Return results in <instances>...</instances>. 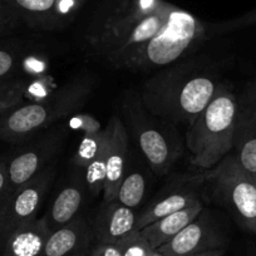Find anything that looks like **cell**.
<instances>
[{"label": "cell", "mask_w": 256, "mask_h": 256, "mask_svg": "<svg viewBox=\"0 0 256 256\" xmlns=\"http://www.w3.org/2000/svg\"><path fill=\"white\" fill-rule=\"evenodd\" d=\"M218 68L202 59H186L147 80L140 96L150 113L172 124H191L222 86Z\"/></svg>", "instance_id": "obj_1"}, {"label": "cell", "mask_w": 256, "mask_h": 256, "mask_svg": "<svg viewBox=\"0 0 256 256\" xmlns=\"http://www.w3.org/2000/svg\"><path fill=\"white\" fill-rule=\"evenodd\" d=\"M93 90V78L78 77L54 90L49 97L0 114V140L19 144L53 127L54 123L78 112Z\"/></svg>", "instance_id": "obj_2"}, {"label": "cell", "mask_w": 256, "mask_h": 256, "mask_svg": "<svg viewBox=\"0 0 256 256\" xmlns=\"http://www.w3.org/2000/svg\"><path fill=\"white\" fill-rule=\"evenodd\" d=\"M238 113V98L222 83L205 110L188 124L186 147L192 166L210 170L232 151Z\"/></svg>", "instance_id": "obj_3"}, {"label": "cell", "mask_w": 256, "mask_h": 256, "mask_svg": "<svg viewBox=\"0 0 256 256\" xmlns=\"http://www.w3.org/2000/svg\"><path fill=\"white\" fill-rule=\"evenodd\" d=\"M122 120L156 176H164L182 156L184 147L174 124L147 110L140 93L127 92L122 100Z\"/></svg>", "instance_id": "obj_4"}, {"label": "cell", "mask_w": 256, "mask_h": 256, "mask_svg": "<svg viewBox=\"0 0 256 256\" xmlns=\"http://www.w3.org/2000/svg\"><path fill=\"white\" fill-rule=\"evenodd\" d=\"M205 36V26L196 16L172 6L164 26L137 49L124 68L140 72L164 70L188 56Z\"/></svg>", "instance_id": "obj_5"}, {"label": "cell", "mask_w": 256, "mask_h": 256, "mask_svg": "<svg viewBox=\"0 0 256 256\" xmlns=\"http://www.w3.org/2000/svg\"><path fill=\"white\" fill-rule=\"evenodd\" d=\"M198 176L212 184L218 198L225 204L244 230L256 235V187L234 154H228L215 167Z\"/></svg>", "instance_id": "obj_6"}, {"label": "cell", "mask_w": 256, "mask_h": 256, "mask_svg": "<svg viewBox=\"0 0 256 256\" xmlns=\"http://www.w3.org/2000/svg\"><path fill=\"white\" fill-rule=\"evenodd\" d=\"M68 130L64 124L50 127L28 140V144L19 150L8 162V196L19 187L53 164L54 157L60 151Z\"/></svg>", "instance_id": "obj_7"}, {"label": "cell", "mask_w": 256, "mask_h": 256, "mask_svg": "<svg viewBox=\"0 0 256 256\" xmlns=\"http://www.w3.org/2000/svg\"><path fill=\"white\" fill-rule=\"evenodd\" d=\"M54 176L56 164H52L6 198L0 208V246L12 232L38 218V211L53 184Z\"/></svg>", "instance_id": "obj_8"}, {"label": "cell", "mask_w": 256, "mask_h": 256, "mask_svg": "<svg viewBox=\"0 0 256 256\" xmlns=\"http://www.w3.org/2000/svg\"><path fill=\"white\" fill-rule=\"evenodd\" d=\"M171 6L172 4L161 0L152 13L123 29L122 33L103 49L100 56L116 68H124L137 49L148 42L164 26Z\"/></svg>", "instance_id": "obj_9"}, {"label": "cell", "mask_w": 256, "mask_h": 256, "mask_svg": "<svg viewBox=\"0 0 256 256\" xmlns=\"http://www.w3.org/2000/svg\"><path fill=\"white\" fill-rule=\"evenodd\" d=\"M225 248V238L204 210L195 220L157 250L166 256L191 255Z\"/></svg>", "instance_id": "obj_10"}, {"label": "cell", "mask_w": 256, "mask_h": 256, "mask_svg": "<svg viewBox=\"0 0 256 256\" xmlns=\"http://www.w3.org/2000/svg\"><path fill=\"white\" fill-rule=\"evenodd\" d=\"M108 137L107 172H106L103 198L104 202L116 200L120 184L126 172L128 154V132L120 117L113 116L106 127Z\"/></svg>", "instance_id": "obj_11"}, {"label": "cell", "mask_w": 256, "mask_h": 256, "mask_svg": "<svg viewBox=\"0 0 256 256\" xmlns=\"http://www.w3.org/2000/svg\"><path fill=\"white\" fill-rule=\"evenodd\" d=\"M93 245L92 226L78 216L72 222L50 231L43 256H90Z\"/></svg>", "instance_id": "obj_12"}, {"label": "cell", "mask_w": 256, "mask_h": 256, "mask_svg": "<svg viewBox=\"0 0 256 256\" xmlns=\"http://www.w3.org/2000/svg\"><path fill=\"white\" fill-rule=\"evenodd\" d=\"M136 222L134 208L122 205L118 200L103 201L92 225L94 244H116L136 230Z\"/></svg>", "instance_id": "obj_13"}, {"label": "cell", "mask_w": 256, "mask_h": 256, "mask_svg": "<svg viewBox=\"0 0 256 256\" xmlns=\"http://www.w3.org/2000/svg\"><path fill=\"white\" fill-rule=\"evenodd\" d=\"M200 182H202V180L198 174L194 176V181L188 187H180L174 191H170L168 194L154 201L151 206H148L146 210L142 211L137 216L136 230H142L150 224L180 210H184L200 201L201 195L198 188V184H200Z\"/></svg>", "instance_id": "obj_14"}, {"label": "cell", "mask_w": 256, "mask_h": 256, "mask_svg": "<svg viewBox=\"0 0 256 256\" xmlns=\"http://www.w3.org/2000/svg\"><path fill=\"white\" fill-rule=\"evenodd\" d=\"M49 235L44 218H36L6 238L0 246V256H43Z\"/></svg>", "instance_id": "obj_15"}, {"label": "cell", "mask_w": 256, "mask_h": 256, "mask_svg": "<svg viewBox=\"0 0 256 256\" xmlns=\"http://www.w3.org/2000/svg\"><path fill=\"white\" fill-rule=\"evenodd\" d=\"M234 157L244 171L256 174V112L238 103L234 132Z\"/></svg>", "instance_id": "obj_16"}, {"label": "cell", "mask_w": 256, "mask_h": 256, "mask_svg": "<svg viewBox=\"0 0 256 256\" xmlns=\"http://www.w3.org/2000/svg\"><path fill=\"white\" fill-rule=\"evenodd\" d=\"M204 210L202 200L198 201L194 205L188 208L180 210L177 212L167 215L154 222L150 224L146 228L141 230L144 238L150 242L152 248H158L167 241L171 240L174 236H176L182 228H186L190 222L195 220L201 211Z\"/></svg>", "instance_id": "obj_17"}, {"label": "cell", "mask_w": 256, "mask_h": 256, "mask_svg": "<svg viewBox=\"0 0 256 256\" xmlns=\"http://www.w3.org/2000/svg\"><path fill=\"white\" fill-rule=\"evenodd\" d=\"M83 202V186L80 181L64 186L54 198L48 212L44 216L49 230L54 231L72 222L78 218V212Z\"/></svg>", "instance_id": "obj_18"}, {"label": "cell", "mask_w": 256, "mask_h": 256, "mask_svg": "<svg viewBox=\"0 0 256 256\" xmlns=\"http://www.w3.org/2000/svg\"><path fill=\"white\" fill-rule=\"evenodd\" d=\"M18 16H24L32 23H56V0H3Z\"/></svg>", "instance_id": "obj_19"}, {"label": "cell", "mask_w": 256, "mask_h": 256, "mask_svg": "<svg viewBox=\"0 0 256 256\" xmlns=\"http://www.w3.org/2000/svg\"><path fill=\"white\" fill-rule=\"evenodd\" d=\"M146 195V178L140 171H127L120 184L116 200L130 208H138Z\"/></svg>", "instance_id": "obj_20"}, {"label": "cell", "mask_w": 256, "mask_h": 256, "mask_svg": "<svg viewBox=\"0 0 256 256\" xmlns=\"http://www.w3.org/2000/svg\"><path fill=\"white\" fill-rule=\"evenodd\" d=\"M103 136H104V130H100V124H96L94 127L88 128V130L86 128L84 138L74 156V162L76 164H78V167H82V168L87 167V164L100 148Z\"/></svg>", "instance_id": "obj_21"}, {"label": "cell", "mask_w": 256, "mask_h": 256, "mask_svg": "<svg viewBox=\"0 0 256 256\" xmlns=\"http://www.w3.org/2000/svg\"><path fill=\"white\" fill-rule=\"evenodd\" d=\"M116 244L123 256H147L154 250L141 230H134Z\"/></svg>", "instance_id": "obj_22"}, {"label": "cell", "mask_w": 256, "mask_h": 256, "mask_svg": "<svg viewBox=\"0 0 256 256\" xmlns=\"http://www.w3.org/2000/svg\"><path fill=\"white\" fill-rule=\"evenodd\" d=\"M23 94L24 87L20 82H10L0 86V112H8L13 108L22 106Z\"/></svg>", "instance_id": "obj_23"}, {"label": "cell", "mask_w": 256, "mask_h": 256, "mask_svg": "<svg viewBox=\"0 0 256 256\" xmlns=\"http://www.w3.org/2000/svg\"><path fill=\"white\" fill-rule=\"evenodd\" d=\"M252 26H256V8L235 19L222 22L220 24H215L212 29L215 33H228V32L238 30V29H244Z\"/></svg>", "instance_id": "obj_24"}, {"label": "cell", "mask_w": 256, "mask_h": 256, "mask_svg": "<svg viewBox=\"0 0 256 256\" xmlns=\"http://www.w3.org/2000/svg\"><path fill=\"white\" fill-rule=\"evenodd\" d=\"M80 0H56V23L59 19H67L78 10Z\"/></svg>", "instance_id": "obj_25"}, {"label": "cell", "mask_w": 256, "mask_h": 256, "mask_svg": "<svg viewBox=\"0 0 256 256\" xmlns=\"http://www.w3.org/2000/svg\"><path fill=\"white\" fill-rule=\"evenodd\" d=\"M18 14L8 6L0 0V33H3L8 28H10L16 20H18Z\"/></svg>", "instance_id": "obj_26"}, {"label": "cell", "mask_w": 256, "mask_h": 256, "mask_svg": "<svg viewBox=\"0 0 256 256\" xmlns=\"http://www.w3.org/2000/svg\"><path fill=\"white\" fill-rule=\"evenodd\" d=\"M16 66V56L10 50L0 49V80L13 70Z\"/></svg>", "instance_id": "obj_27"}, {"label": "cell", "mask_w": 256, "mask_h": 256, "mask_svg": "<svg viewBox=\"0 0 256 256\" xmlns=\"http://www.w3.org/2000/svg\"><path fill=\"white\" fill-rule=\"evenodd\" d=\"M90 256H123L117 244H94Z\"/></svg>", "instance_id": "obj_28"}, {"label": "cell", "mask_w": 256, "mask_h": 256, "mask_svg": "<svg viewBox=\"0 0 256 256\" xmlns=\"http://www.w3.org/2000/svg\"><path fill=\"white\" fill-rule=\"evenodd\" d=\"M8 196V162L0 160V208H3Z\"/></svg>", "instance_id": "obj_29"}, {"label": "cell", "mask_w": 256, "mask_h": 256, "mask_svg": "<svg viewBox=\"0 0 256 256\" xmlns=\"http://www.w3.org/2000/svg\"><path fill=\"white\" fill-rule=\"evenodd\" d=\"M238 103L242 106H246V107H248L250 110L256 112V82H254L252 84H250L246 88L242 97L238 100Z\"/></svg>", "instance_id": "obj_30"}, {"label": "cell", "mask_w": 256, "mask_h": 256, "mask_svg": "<svg viewBox=\"0 0 256 256\" xmlns=\"http://www.w3.org/2000/svg\"><path fill=\"white\" fill-rule=\"evenodd\" d=\"M181 256H225V248H218V250L205 251V252L191 254V255H181Z\"/></svg>", "instance_id": "obj_31"}, {"label": "cell", "mask_w": 256, "mask_h": 256, "mask_svg": "<svg viewBox=\"0 0 256 256\" xmlns=\"http://www.w3.org/2000/svg\"><path fill=\"white\" fill-rule=\"evenodd\" d=\"M147 256H166V255H164V254H162V252H160V251L157 250V248H154V250H152L151 252H150Z\"/></svg>", "instance_id": "obj_32"}, {"label": "cell", "mask_w": 256, "mask_h": 256, "mask_svg": "<svg viewBox=\"0 0 256 256\" xmlns=\"http://www.w3.org/2000/svg\"><path fill=\"white\" fill-rule=\"evenodd\" d=\"M252 177V181H254V184H255V187H256V174H254V176H251Z\"/></svg>", "instance_id": "obj_33"}, {"label": "cell", "mask_w": 256, "mask_h": 256, "mask_svg": "<svg viewBox=\"0 0 256 256\" xmlns=\"http://www.w3.org/2000/svg\"><path fill=\"white\" fill-rule=\"evenodd\" d=\"M2 2H3V0H2ZM3 3H4V2H3Z\"/></svg>", "instance_id": "obj_34"}]
</instances>
